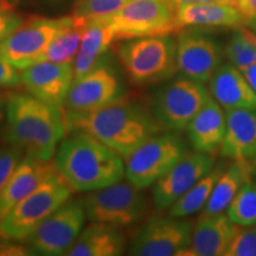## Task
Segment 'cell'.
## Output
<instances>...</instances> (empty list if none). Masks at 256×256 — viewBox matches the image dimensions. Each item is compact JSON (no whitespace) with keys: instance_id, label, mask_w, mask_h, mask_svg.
I'll return each instance as SVG.
<instances>
[{"instance_id":"ffe728a7","label":"cell","mask_w":256,"mask_h":256,"mask_svg":"<svg viewBox=\"0 0 256 256\" xmlns=\"http://www.w3.org/2000/svg\"><path fill=\"white\" fill-rule=\"evenodd\" d=\"M235 223L226 214L202 215L194 226L191 243L178 256H220L226 254Z\"/></svg>"},{"instance_id":"d6986e66","label":"cell","mask_w":256,"mask_h":256,"mask_svg":"<svg viewBox=\"0 0 256 256\" xmlns=\"http://www.w3.org/2000/svg\"><path fill=\"white\" fill-rule=\"evenodd\" d=\"M211 98L224 110H256V92L241 70L232 63H222L209 81Z\"/></svg>"},{"instance_id":"d4e9b609","label":"cell","mask_w":256,"mask_h":256,"mask_svg":"<svg viewBox=\"0 0 256 256\" xmlns=\"http://www.w3.org/2000/svg\"><path fill=\"white\" fill-rule=\"evenodd\" d=\"M87 25L88 22L86 19L72 16L69 23L62 28L48 46L42 60L72 63L78 55Z\"/></svg>"},{"instance_id":"484cf974","label":"cell","mask_w":256,"mask_h":256,"mask_svg":"<svg viewBox=\"0 0 256 256\" xmlns=\"http://www.w3.org/2000/svg\"><path fill=\"white\" fill-rule=\"evenodd\" d=\"M224 170L226 168L223 165L211 170L209 174L200 179L186 194H184L168 208V215L172 217H188L203 209Z\"/></svg>"},{"instance_id":"e0dca14e","label":"cell","mask_w":256,"mask_h":256,"mask_svg":"<svg viewBox=\"0 0 256 256\" xmlns=\"http://www.w3.org/2000/svg\"><path fill=\"white\" fill-rule=\"evenodd\" d=\"M55 172L56 166L50 160H40L30 156L23 158L0 194V220Z\"/></svg>"},{"instance_id":"7bdbcfd3","label":"cell","mask_w":256,"mask_h":256,"mask_svg":"<svg viewBox=\"0 0 256 256\" xmlns=\"http://www.w3.org/2000/svg\"><path fill=\"white\" fill-rule=\"evenodd\" d=\"M252 174L256 176V159L252 162Z\"/></svg>"},{"instance_id":"cb8c5ba5","label":"cell","mask_w":256,"mask_h":256,"mask_svg":"<svg viewBox=\"0 0 256 256\" xmlns=\"http://www.w3.org/2000/svg\"><path fill=\"white\" fill-rule=\"evenodd\" d=\"M252 165L247 162H234L220 174L212 194L203 208L202 215H217L228 209L238 192L247 182L252 180Z\"/></svg>"},{"instance_id":"7c38bea8","label":"cell","mask_w":256,"mask_h":256,"mask_svg":"<svg viewBox=\"0 0 256 256\" xmlns=\"http://www.w3.org/2000/svg\"><path fill=\"white\" fill-rule=\"evenodd\" d=\"M194 224L185 217H152L144 224L130 246V255H178L191 243Z\"/></svg>"},{"instance_id":"5b68a950","label":"cell","mask_w":256,"mask_h":256,"mask_svg":"<svg viewBox=\"0 0 256 256\" xmlns=\"http://www.w3.org/2000/svg\"><path fill=\"white\" fill-rule=\"evenodd\" d=\"M72 191L58 171L55 172L0 220V236L23 241L44 220L70 200Z\"/></svg>"},{"instance_id":"8fae6325","label":"cell","mask_w":256,"mask_h":256,"mask_svg":"<svg viewBox=\"0 0 256 256\" xmlns=\"http://www.w3.org/2000/svg\"><path fill=\"white\" fill-rule=\"evenodd\" d=\"M86 217L81 202H66L25 238L31 254L66 255L81 234Z\"/></svg>"},{"instance_id":"52a82bcc","label":"cell","mask_w":256,"mask_h":256,"mask_svg":"<svg viewBox=\"0 0 256 256\" xmlns=\"http://www.w3.org/2000/svg\"><path fill=\"white\" fill-rule=\"evenodd\" d=\"M80 202L90 222L120 228L139 222L147 210V200L142 188L130 182H116L110 186L92 191Z\"/></svg>"},{"instance_id":"ee69618b","label":"cell","mask_w":256,"mask_h":256,"mask_svg":"<svg viewBox=\"0 0 256 256\" xmlns=\"http://www.w3.org/2000/svg\"><path fill=\"white\" fill-rule=\"evenodd\" d=\"M235 2H236V0H229V2H230V4H232V5L235 4Z\"/></svg>"},{"instance_id":"277c9868","label":"cell","mask_w":256,"mask_h":256,"mask_svg":"<svg viewBox=\"0 0 256 256\" xmlns=\"http://www.w3.org/2000/svg\"><path fill=\"white\" fill-rule=\"evenodd\" d=\"M116 52L128 78L136 86L165 81L178 70L176 42L170 36L126 40L116 48Z\"/></svg>"},{"instance_id":"b9f144b4","label":"cell","mask_w":256,"mask_h":256,"mask_svg":"<svg viewBox=\"0 0 256 256\" xmlns=\"http://www.w3.org/2000/svg\"><path fill=\"white\" fill-rule=\"evenodd\" d=\"M2 108H4V100H2V96L0 94V120L2 119Z\"/></svg>"},{"instance_id":"6da1fadb","label":"cell","mask_w":256,"mask_h":256,"mask_svg":"<svg viewBox=\"0 0 256 256\" xmlns=\"http://www.w3.org/2000/svg\"><path fill=\"white\" fill-rule=\"evenodd\" d=\"M66 132L88 133L127 159L147 139L159 133L160 124L142 104L120 100L89 112L68 110Z\"/></svg>"},{"instance_id":"ab89813d","label":"cell","mask_w":256,"mask_h":256,"mask_svg":"<svg viewBox=\"0 0 256 256\" xmlns=\"http://www.w3.org/2000/svg\"><path fill=\"white\" fill-rule=\"evenodd\" d=\"M14 2H18V0H0V5L6 6V8H11V4H14Z\"/></svg>"},{"instance_id":"60d3db41","label":"cell","mask_w":256,"mask_h":256,"mask_svg":"<svg viewBox=\"0 0 256 256\" xmlns=\"http://www.w3.org/2000/svg\"><path fill=\"white\" fill-rule=\"evenodd\" d=\"M247 25L249 28H252V30H254L256 32V18L255 19H252V20H249Z\"/></svg>"},{"instance_id":"d590c367","label":"cell","mask_w":256,"mask_h":256,"mask_svg":"<svg viewBox=\"0 0 256 256\" xmlns=\"http://www.w3.org/2000/svg\"><path fill=\"white\" fill-rule=\"evenodd\" d=\"M234 6L241 12L246 23L256 18V0H236Z\"/></svg>"},{"instance_id":"4dcf8cb0","label":"cell","mask_w":256,"mask_h":256,"mask_svg":"<svg viewBox=\"0 0 256 256\" xmlns=\"http://www.w3.org/2000/svg\"><path fill=\"white\" fill-rule=\"evenodd\" d=\"M224 256H256V226L236 224Z\"/></svg>"},{"instance_id":"1f68e13d","label":"cell","mask_w":256,"mask_h":256,"mask_svg":"<svg viewBox=\"0 0 256 256\" xmlns=\"http://www.w3.org/2000/svg\"><path fill=\"white\" fill-rule=\"evenodd\" d=\"M23 148L14 144L10 146L0 147V194L23 160Z\"/></svg>"},{"instance_id":"2e32d148","label":"cell","mask_w":256,"mask_h":256,"mask_svg":"<svg viewBox=\"0 0 256 256\" xmlns=\"http://www.w3.org/2000/svg\"><path fill=\"white\" fill-rule=\"evenodd\" d=\"M74 80L72 63L40 60L20 72V81L28 94L57 108L66 104Z\"/></svg>"},{"instance_id":"f1b7e54d","label":"cell","mask_w":256,"mask_h":256,"mask_svg":"<svg viewBox=\"0 0 256 256\" xmlns=\"http://www.w3.org/2000/svg\"><path fill=\"white\" fill-rule=\"evenodd\" d=\"M226 55L238 70H244L256 63V49L244 37L241 28H238L229 38L226 46Z\"/></svg>"},{"instance_id":"e575fe53","label":"cell","mask_w":256,"mask_h":256,"mask_svg":"<svg viewBox=\"0 0 256 256\" xmlns=\"http://www.w3.org/2000/svg\"><path fill=\"white\" fill-rule=\"evenodd\" d=\"M22 83L19 69L0 56V87H14Z\"/></svg>"},{"instance_id":"f546056e","label":"cell","mask_w":256,"mask_h":256,"mask_svg":"<svg viewBox=\"0 0 256 256\" xmlns=\"http://www.w3.org/2000/svg\"><path fill=\"white\" fill-rule=\"evenodd\" d=\"M130 2V0H78L72 16L88 22L113 14Z\"/></svg>"},{"instance_id":"836d02e7","label":"cell","mask_w":256,"mask_h":256,"mask_svg":"<svg viewBox=\"0 0 256 256\" xmlns=\"http://www.w3.org/2000/svg\"><path fill=\"white\" fill-rule=\"evenodd\" d=\"M22 23L23 22H22L20 16L12 11L11 8L0 5V40H4L12 31L20 26Z\"/></svg>"},{"instance_id":"3957f363","label":"cell","mask_w":256,"mask_h":256,"mask_svg":"<svg viewBox=\"0 0 256 256\" xmlns=\"http://www.w3.org/2000/svg\"><path fill=\"white\" fill-rule=\"evenodd\" d=\"M69 134L60 144L55 166L74 191H95L120 182L124 165L116 152L88 133Z\"/></svg>"},{"instance_id":"7a4b0ae2","label":"cell","mask_w":256,"mask_h":256,"mask_svg":"<svg viewBox=\"0 0 256 256\" xmlns=\"http://www.w3.org/2000/svg\"><path fill=\"white\" fill-rule=\"evenodd\" d=\"M6 139L23 148L26 156L51 160L66 132L60 108L31 94L14 92L5 101Z\"/></svg>"},{"instance_id":"5bb4252c","label":"cell","mask_w":256,"mask_h":256,"mask_svg":"<svg viewBox=\"0 0 256 256\" xmlns=\"http://www.w3.org/2000/svg\"><path fill=\"white\" fill-rule=\"evenodd\" d=\"M179 72L198 82H209L223 60V51L212 38L197 31H185L176 42Z\"/></svg>"},{"instance_id":"9c48e42d","label":"cell","mask_w":256,"mask_h":256,"mask_svg":"<svg viewBox=\"0 0 256 256\" xmlns=\"http://www.w3.org/2000/svg\"><path fill=\"white\" fill-rule=\"evenodd\" d=\"M210 98V90L204 83L183 75L156 92L153 115L162 127L182 132Z\"/></svg>"},{"instance_id":"ba28073f","label":"cell","mask_w":256,"mask_h":256,"mask_svg":"<svg viewBox=\"0 0 256 256\" xmlns=\"http://www.w3.org/2000/svg\"><path fill=\"white\" fill-rule=\"evenodd\" d=\"M188 153L186 142L176 133H156L128 156L124 174L144 190L154 185Z\"/></svg>"},{"instance_id":"4fadbf2b","label":"cell","mask_w":256,"mask_h":256,"mask_svg":"<svg viewBox=\"0 0 256 256\" xmlns=\"http://www.w3.org/2000/svg\"><path fill=\"white\" fill-rule=\"evenodd\" d=\"M126 89L110 66V57L82 78H75L66 96L68 110L89 112L122 100Z\"/></svg>"},{"instance_id":"30bf717a","label":"cell","mask_w":256,"mask_h":256,"mask_svg":"<svg viewBox=\"0 0 256 256\" xmlns=\"http://www.w3.org/2000/svg\"><path fill=\"white\" fill-rule=\"evenodd\" d=\"M70 17H32L0 40V56L19 70L40 62L56 34L69 23Z\"/></svg>"},{"instance_id":"83f0119b","label":"cell","mask_w":256,"mask_h":256,"mask_svg":"<svg viewBox=\"0 0 256 256\" xmlns=\"http://www.w3.org/2000/svg\"><path fill=\"white\" fill-rule=\"evenodd\" d=\"M226 214L240 226H256V183L249 180L243 185L226 209Z\"/></svg>"},{"instance_id":"d6a6232c","label":"cell","mask_w":256,"mask_h":256,"mask_svg":"<svg viewBox=\"0 0 256 256\" xmlns=\"http://www.w3.org/2000/svg\"><path fill=\"white\" fill-rule=\"evenodd\" d=\"M108 58H110V55L107 52L101 56H90L78 51V55L75 56V58L72 60L74 76H75V78H82L86 74L94 70L96 66H98L100 64L106 62Z\"/></svg>"},{"instance_id":"8992f818","label":"cell","mask_w":256,"mask_h":256,"mask_svg":"<svg viewBox=\"0 0 256 256\" xmlns=\"http://www.w3.org/2000/svg\"><path fill=\"white\" fill-rule=\"evenodd\" d=\"M101 18L114 30L115 42L168 36L183 28L171 0H130L118 12Z\"/></svg>"},{"instance_id":"f35d334b","label":"cell","mask_w":256,"mask_h":256,"mask_svg":"<svg viewBox=\"0 0 256 256\" xmlns=\"http://www.w3.org/2000/svg\"><path fill=\"white\" fill-rule=\"evenodd\" d=\"M241 28L242 34H244V37L247 38L249 42H250L252 46L256 49V34H254V32H252V31L247 30V28Z\"/></svg>"},{"instance_id":"7402d4cb","label":"cell","mask_w":256,"mask_h":256,"mask_svg":"<svg viewBox=\"0 0 256 256\" xmlns=\"http://www.w3.org/2000/svg\"><path fill=\"white\" fill-rule=\"evenodd\" d=\"M126 249V238L120 226L95 223L82 230L69 249L68 256H119Z\"/></svg>"},{"instance_id":"8d00e7d4","label":"cell","mask_w":256,"mask_h":256,"mask_svg":"<svg viewBox=\"0 0 256 256\" xmlns=\"http://www.w3.org/2000/svg\"><path fill=\"white\" fill-rule=\"evenodd\" d=\"M242 74L244 75V78L249 82V84L252 86V88L256 92V63L252 64L250 66L242 70Z\"/></svg>"},{"instance_id":"603a6c76","label":"cell","mask_w":256,"mask_h":256,"mask_svg":"<svg viewBox=\"0 0 256 256\" xmlns=\"http://www.w3.org/2000/svg\"><path fill=\"white\" fill-rule=\"evenodd\" d=\"M182 28H238L246 23L241 12L230 4H194L178 8Z\"/></svg>"},{"instance_id":"4316f807","label":"cell","mask_w":256,"mask_h":256,"mask_svg":"<svg viewBox=\"0 0 256 256\" xmlns=\"http://www.w3.org/2000/svg\"><path fill=\"white\" fill-rule=\"evenodd\" d=\"M115 42V32L104 18L88 20L87 28L83 34L80 52L90 56H101L108 52V48Z\"/></svg>"},{"instance_id":"9a60e30c","label":"cell","mask_w":256,"mask_h":256,"mask_svg":"<svg viewBox=\"0 0 256 256\" xmlns=\"http://www.w3.org/2000/svg\"><path fill=\"white\" fill-rule=\"evenodd\" d=\"M214 165V154L197 151L188 153L153 186V202L156 209H168L200 179L209 174Z\"/></svg>"},{"instance_id":"ac0fdd59","label":"cell","mask_w":256,"mask_h":256,"mask_svg":"<svg viewBox=\"0 0 256 256\" xmlns=\"http://www.w3.org/2000/svg\"><path fill=\"white\" fill-rule=\"evenodd\" d=\"M226 134L220 153L232 162H252L256 159V110H226Z\"/></svg>"},{"instance_id":"44dd1931","label":"cell","mask_w":256,"mask_h":256,"mask_svg":"<svg viewBox=\"0 0 256 256\" xmlns=\"http://www.w3.org/2000/svg\"><path fill=\"white\" fill-rule=\"evenodd\" d=\"M226 126V110L211 98L188 124V142L194 151L216 154L222 146Z\"/></svg>"},{"instance_id":"74e56055","label":"cell","mask_w":256,"mask_h":256,"mask_svg":"<svg viewBox=\"0 0 256 256\" xmlns=\"http://www.w3.org/2000/svg\"><path fill=\"white\" fill-rule=\"evenodd\" d=\"M172 4H174L177 10L182 6L186 5H194V4H202V0H171Z\"/></svg>"}]
</instances>
